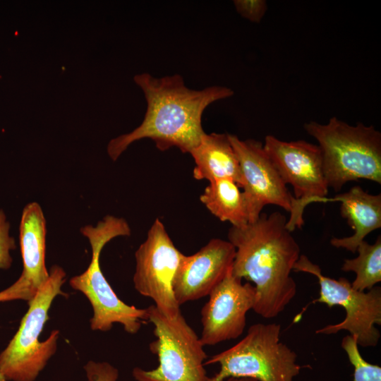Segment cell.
Wrapping results in <instances>:
<instances>
[{"mask_svg":"<svg viewBox=\"0 0 381 381\" xmlns=\"http://www.w3.org/2000/svg\"><path fill=\"white\" fill-rule=\"evenodd\" d=\"M229 139L241 167L248 223L257 220L267 205H274L290 212L293 195L265 152L263 144L253 139L241 140L229 133Z\"/></svg>","mask_w":381,"mask_h":381,"instance_id":"11","label":"cell"},{"mask_svg":"<svg viewBox=\"0 0 381 381\" xmlns=\"http://www.w3.org/2000/svg\"><path fill=\"white\" fill-rule=\"evenodd\" d=\"M233 2L238 13L253 23H260L267 10L265 0H234Z\"/></svg>","mask_w":381,"mask_h":381,"instance_id":"21","label":"cell"},{"mask_svg":"<svg viewBox=\"0 0 381 381\" xmlns=\"http://www.w3.org/2000/svg\"><path fill=\"white\" fill-rule=\"evenodd\" d=\"M293 271L315 276L320 284L319 297L311 303H325L329 308L340 306L346 317L339 323L328 325L316 330V334H333L341 330L350 332L358 346L374 347L380 333L375 325H381V288L375 286L368 291L354 289L346 278L334 279L324 275L321 268L306 255H301Z\"/></svg>","mask_w":381,"mask_h":381,"instance_id":"8","label":"cell"},{"mask_svg":"<svg viewBox=\"0 0 381 381\" xmlns=\"http://www.w3.org/2000/svg\"><path fill=\"white\" fill-rule=\"evenodd\" d=\"M190 154L195 164L193 172L195 179L211 182L229 179L242 188L241 167L229 133H205Z\"/></svg>","mask_w":381,"mask_h":381,"instance_id":"16","label":"cell"},{"mask_svg":"<svg viewBox=\"0 0 381 381\" xmlns=\"http://www.w3.org/2000/svg\"><path fill=\"white\" fill-rule=\"evenodd\" d=\"M281 325L257 323L232 347L212 356L204 365L219 364L209 381L229 377H250L258 381H294L303 366L297 354L279 340Z\"/></svg>","mask_w":381,"mask_h":381,"instance_id":"6","label":"cell"},{"mask_svg":"<svg viewBox=\"0 0 381 381\" xmlns=\"http://www.w3.org/2000/svg\"><path fill=\"white\" fill-rule=\"evenodd\" d=\"M234 257V246L220 238L211 239L193 255H183L173 282L178 304L208 296L231 270Z\"/></svg>","mask_w":381,"mask_h":381,"instance_id":"13","label":"cell"},{"mask_svg":"<svg viewBox=\"0 0 381 381\" xmlns=\"http://www.w3.org/2000/svg\"><path fill=\"white\" fill-rule=\"evenodd\" d=\"M340 202V212L353 229L351 236L334 237L330 244L351 253L372 231L381 227V195L370 194L358 186H353L347 192L325 199L326 202Z\"/></svg>","mask_w":381,"mask_h":381,"instance_id":"14","label":"cell"},{"mask_svg":"<svg viewBox=\"0 0 381 381\" xmlns=\"http://www.w3.org/2000/svg\"><path fill=\"white\" fill-rule=\"evenodd\" d=\"M87 381H117L118 370L107 362L90 361L84 366Z\"/></svg>","mask_w":381,"mask_h":381,"instance_id":"22","label":"cell"},{"mask_svg":"<svg viewBox=\"0 0 381 381\" xmlns=\"http://www.w3.org/2000/svg\"><path fill=\"white\" fill-rule=\"evenodd\" d=\"M133 80L143 92L147 110L138 127L108 143L107 153L113 161L131 143L143 138L152 140L161 151L176 147L183 153H190L205 133L202 126L205 109L234 94L224 86L190 89L179 74L155 78L143 73L135 75Z\"/></svg>","mask_w":381,"mask_h":381,"instance_id":"2","label":"cell"},{"mask_svg":"<svg viewBox=\"0 0 381 381\" xmlns=\"http://www.w3.org/2000/svg\"><path fill=\"white\" fill-rule=\"evenodd\" d=\"M286 222L280 212H262L255 222L231 226L228 232L235 248L231 273L255 284L253 310L264 318L277 317L296 294L291 272L301 250Z\"/></svg>","mask_w":381,"mask_h":381,"instance_id":"1","label":"cell"},{"mask_svg":"<svg viewBox=\"0 0 381 381\" xmlns=\"http://www.w3.org/2000/svg\"><path fill=\"white\" fill-rule=\"evenodd\" d=\"M80 232L90 244L91 261L86 270L72 277L69 284L73 289L82 292L92 307L91 329L107 332L114 323H119L126 332L137 333L143 323L147 321V309L123 302L106 279L99 264L102 250L108 242L118 236L131 235L128 223L123 218L107 215L96 226H83Z\"/></svg>","mask_w":381,"mask_h":381,"instance_id":"4","label":"cell"},{"mask_svg":"<svg viewBox=\"0 0 381 381\" xmlns=\"http://www.w3.org/2000/svg\"><path fill=\"white\" fill-rule=\"evenodd\" d=\"M147 321L154 325L156 339L150 351L158 358V366L150 370L138 367L132 375L136 381H209L204 368L207 354L200 337L181 313L168 318L155 305L147 308Z\"/></svg>","mask_w":381,"mask_h":381,"instance_id":"7","label":"cell"},{"mask_svg":"<svg viewBox=\"0 0 381 381\" xmlns=\"http://www.w3.org/2000/svg\"><path fill=\"white\" fill-rule=\"evenodd\" d=\"M200 200L213 215L222 222H229L233 226H243L249 222L243 191L231 179L209 182Z\"/></svg>","mask_w":381,"mask_h":381,"instance_id":"17","label":"cell"},{"mask_svg":"<svg viewBox=\"0 0 381 381\" xmlns=\"http://www.w3.org/2000/svg\"><path fill=\"white\" fill-rule=\"evenodd\" d=\"M46 219L37 202L27 204L22 212L19 226V241L23 270L21 275L37 291L49 278L45 266Z\"/></svg>","mask_w":381,"mask_h":381,"instance_id":"15","label":"cell"},{"mask_svg":"<svg viewBox=\"0 0 381 381\" xmlns=\"http://www.w3.org/2000/svg\"><path fill=\"white\" fill-rule=\"evenodd\" d=\"M341 345L353 366V381H381L380 366L370 363L363 358L357 342L351 335L345 336Z\"/></svg>","mask_w":381,"mask_h":381,"instance_id":"19","label":"cell"},{"mask_svg":"<svg viewBox=\"0 0 381 381\" xmlns=\"http://www.w3.org/2000/svg\"><path fill=\"white\" fill-rule=\"evenodd\" d=\"M263 147L284 183L294 189L286 227L292 232L304 224L305 208L313 202H325L328 195L320 150L303 140L284 141L272 135L265 138Z\"/></svg>","mask_w":381,"mask_h":381,"instance_id":"9","label":"cell"},{"mask_svg":"<svg viewBox=\"0 0 381 381\" xmlns=\"http://www.w3.org/2000/svg\"><path fill=\"white\" fill-rule=\"evenodd\" d=\"M183 256L158 218L135 253L134 288L140 294L152 299L157 308L168 318L181 313L173 282Z\"/></svg>","mask_w":381,"mask_h":381,"instance_id":"10","label":"cell"},{"mask_svg":"<svg viewBox=\"0 0 381 381\" xmlns=\"http://www.w3.org/2000/svg\"><path fill=\"white\" fill-rule=\"evenodd\" d=\"M49 278L28 301L29 308L19 327L0 353V371L6 380L35 381L57 348L59 330H54L43 341H39L49 310L54 298L66 296L61 286L66 272L57 265L49 272Z\"/></svg>","mask_w":381,"mask_h":381,"instance_id":"5","label":"cell"},{"mask_svg":"<svg viewBox=\"0 0 381 381\" xmlns=\"http://www.w3.org/2000/svg\"><path fill=\"white\" fill-rule=\"evenodd\" d=\"M10 224L0 210V269L8 270L12 264L11 250L16 248L15 240L10 236Z\"/></svg>","mask_w":381,"mask_h":381,"instance_id":"20","label":"cell"},{"mask_svg":"<svg viewBox=\"0 0 381 381\" xmlns=\"http://www.w3.org/2000/svg\"><path fill=\"white\" fill-rule=\"evenodd\" d=\"M224 381H258L250 377H229Z\"/></svg>","mask_w":381,"mask_h":381,"instance_id":"24","label":"cell"},{"mask_svg":"<svg viewBox=\"0 0 381 381\" xmlns=\"http://www.w3.org/2000/svg\"><path fill=\"white\" fill-rule=\"evenodd\" d=\"M303 128L318 141L329 188L339 191L359 179L381 184V133L373 126H352L332 116L325 124L311 121Z\"/></svg>","mask_w":381,"mask_h":381,"instance_id":"3","label":"cell"},{"mask_svg":"<svg viewBox=\"0 0 381 381\" xmlns=\"http://www.w3.org/2000/svg\"><path fill=\"white\" fill-rule=\"evenodd\" d=\"M208 296L201 309L202 344L215 345L240 337L246 327V313L255 303V286L243 284L231 270Z\"/></svg>","mask_w":381,"mask_h":381,"instance_id":"12","label":"cell"},{"mask_svg":"<svg viewBox=\"0 0 381 381\" xmlns=\"http://www.w3.org/2000/svg\"><path fill=\"white\" fill-rule=\"evenodd\" d=\"M0 381H7L4 375L0 371Z\"/></svg>","mask_w":381,"mask_h":381,"instance_id":"25","label":"cell"},{"mask_svg":"<svg viewBox=\"0 0 381 381\" xmlns=\"http://www.w3.org/2000/svg\"><path fill=\"white\" fill-rule=\"evenodd\" d=\"M358 255L352 259H345L341 270L353 272L356 278L351 286L358 291L370 290L381 282V236L373 244L365 240L357 247Z\"/></svg>","mask_w":381,"mask_h":381,"instance_id":"18","label":"cell"},{"mask_svg":"<svg viewBox=\"0 0 381 381\" xmlns=\"http://www.w3.org/2000/svg\"><path fill=\"white\" fill-rule=\"evenodd\" d=\"M36 292L20 277L11 286L0 291V303L19 299L29 301Z\"/></svg>","mask_w":381,"mask_h":381,"instance_id":"23","label":"cell"}]
</instances>
